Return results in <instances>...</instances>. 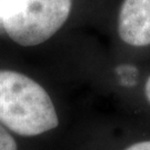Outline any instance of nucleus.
I'll use <instances>...</instances> for the list:
<instances>
[{
  "mask_svg": "<svg viewBox=\"0 0 150 150\" xmlns=\"http://www.w3.org/2000/svg\"><path fill=\"white\" fill-rule=\"evenodd\" d=\"M121 40L134 47L150 45V0H123L118 16Z\"/></svg>",
  "mask_w": 150,
  "mask_h": 150,
  "instance_id": "3",
  "label": "nucleus"
},
{
  "mask_svg": "<svg viewBox=\"0 0 150 150\" xmlns=\"http://www.w3.org/2000/svg\"><path fill=\"white\" fill-rule=\"evenodd\" d=\"M125 150H150V140L136 142L134 145L129 146Z\"/></svg>",
  "mask_w": 150,
  "mask_h": 150,
  "instance_id": "5",
  "label": "nucleus"
},
{
  "mask_svg": "<svg viewBox=\"0 0 150 150\" xmlns=\"http://www.w3.org/2000/svg\"><path fill=\"white\" fill-rule=\"evenodd\" d=\"M145 93L147 97V100L150 103V76L148 77V79L146 81V86H145Z\"/></svg>",
  "mask_w": 150,
  "mask_h": 150,
  "instance_id": "6",
  "label": "nucleus"
},
{
  "mask_svg": "<svg viewBox=\"0 0 150 150\" xmlns=\"http://www.w3.org/2000/svg\"><path fill=\"white\" fill-rule=\"evenodd\" d=\"M72 0H0L6 33L22 47L47 41L67 21Z\"/></svg>",
  "mask_w": 150,
  "mask_h": 150,
  "instance_id": "2",
  "label": "nucleus"
},
{
  "mask_svg": "<svg viewBox=\"0 0 150 150\" xmlns=\"http://www.w3.org/2000/svg\"><path fill=\"white\" fill-rule=\"evenodd\" d=\"M0 150H18V145L12 132L0 123Z\"/></svg>",
  "mask_w": 150,
  "mask_h": 150,
  "instance_id": "4",
  "label": "nucleus"
},
{
  "mask_svg": "<svg viewBox=\"0 0 150 150\" xmlns=\"http://www.w3.org/2000/svg\"><path fill=\"white\" fill-rule=\"evenodd\" d=\"M0 123L12 134L36 137L57 128L59 119L41 85L25 74L0 69Z\"/></svg>",
  "mask_w": 150,
  "mask_h": 150,
  "instance_id": "1",
  "label": "nucleus"
}]
</instances>
